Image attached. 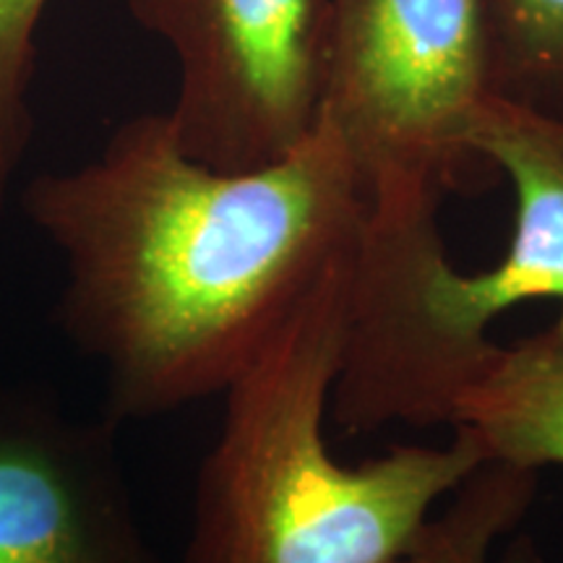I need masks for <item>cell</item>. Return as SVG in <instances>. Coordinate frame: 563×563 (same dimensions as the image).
<instances>
[{
	"label": "cell",
	"mask_w": 563,
	"mask_h": 563,
	"mask_svg": "<svg viewBox=\"0 0 563 563\" xmlns=\"http://www.w3.org/2000/svg\"><path fill=\"white\" fill-rule=\"evenodd\" d=\"M21 203L66 262L55 321L100 365L118 428L224 394L365 217L323 112L298 150L243 173L191 159L167 112H144Z\"/></svg>",
	"instance_id": "1"
},
{
	"label": "cell",
	"mask_w": 563,
	"mask_h": 563,
	"mask_svg": "<svg viewBox=\"0 0 563 563\" xmlns=\"http://www.w3.org/2000/svg\"><path fill=\"white\" fill-rule=\"evenodd\" d=\"M355 243L224 389L183 563H405L433 506L485 464L462 428L449 446H394L361 464L329 452Z\"/></svg>",
	"instance_id": "2"
},
{
	"label": "cell",
	"mask_w": 563,
	"mask_h": 563,
	"mask_svg": "<svg viewBox=\"0 0 563 563\" xmlns=\"http://www.w3.org/2000/svg\"><path fill=\"white\" fill-rule=\"evenodd\" d=\"M490 97L481 0H334L323 115L365 201L443 199Z\"/></svg>",
	"instance_id": "3"
},
{
	"label": "cell",
	"mask_w": 563,
	"mask_h": 563,
	"mask_svg": "<svg viewBox=\"0 0 563 563\" xmlns=\"http://www.w3.org/2000/svg\"><path fill=\"white\" fill-rule=\"evenodd\" d=\"M435 196L365 201L329 420L347 435L452 428L460 394L490 361V323L439 230Z\"/></svg>",
	"instance_id": "4"
},
{
	"label": "cell",
	"mask_w": 563,
	"mask_h": 563,
	"mask_svg": "<svg viewBox=\"0 0 563 563\" xmlns=\"http://www.w3.org/2000/svg\"><path fill=\"white\" fill-rule=\"evenodd\" d=\"M180 68L167 110L180 150L214 170H258L316 131L334 0H129Z\"/></svg>",
	"instance_id": "5"
},
{
	"label": "cell",
	"mask_w": 563,
	"mask_h": 563,
	"mask_svg": "<svg viewBox=\"0 0 563 563\" xmlns=\"http://www.w3.org/2000/svg\"><path fill=\"white\" fill-rule=\"evenodd\" d=\"M0 563H162L133 509L115 422L0 389Z\"/></svg>",
	"instance_id": "6"
},
{
	"label": "cell",
	"mask_w": 563,
	"mask_h": 563,
	"mask_svg": "<svg viewBox=\"0 0 563 563\" xmlns=\"http://www.w3.org/2000/svg\"><path fill=\"white\" fill-rule=\"evenodd\" d=\"M470 150L509 178L517 199L501 264L467 274L477 313L493 323L517 302L563 306V121L490 97L475 118Z\"/></svg>",
	"instance_id": "7"
},
{
	"label": "cell",
	"mask_w": 563,
	"mask_h": 563,
	"mask_svg": "<svg viewBox=\"0 0 563 563\" xmlns=\"http://www.w3.org/2000/svg\"><path fill=\"white\" fill-rule=\"evenodd\" d=\"M452 428L473 435L485 464L563 467V306L551 327L493 347L456 399Z\"/></svg>",
	"instance_id": "8"
},
{
	"label": "cell",
	"mask_w": 563,
	"mask_h": 563,
	"mask_svg": "<svg viewBox=\"0 0 563 563\" xmlns=\"http://www.w3.org/2000/svg\"><path fill=\"white\" fill-rule=\"evenodd\" d=\"M538 473L483 464L454 490V501L433 514L405 563H490V545L522 522L530 509ZM498 563H543L530 538L514 540Z\"/></svg>",
	"instance_id": "9"
},
{
	"label": "cell",
	"mask_w": 563,
	"mask_h": 563,
	"mask_svg": "<svg viewBox=\"0 0 563 563\" xmlns=\"http://www.w3.org/2000/svg\"><path fill=\"white\" fill-rule=\"evenodd\" d=\"M493 97L563 121V0H481Z\"/></svg>",
	"instance_id": "10"
},
{
	"label": "cell",
	"mask_w": 563,
	"mask_h": 563,
	"mask_svg": "<svg viewBox=\"0 0 563 563\" xmlns=\"http://www.w3.org/2000/svg\"><path fill=\"white\" fill-rule=\"evenodd\" d=\"M47 3L51 0H0V220L34 129L30 89Z\"/></svg>",
	"instance_id": "11"
}]
</instances>
